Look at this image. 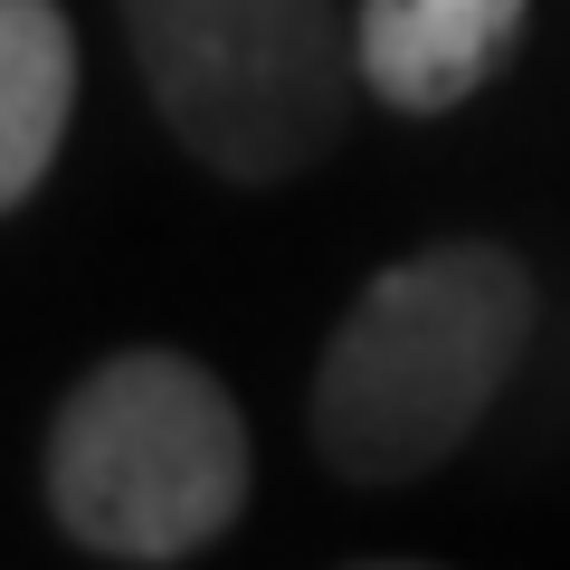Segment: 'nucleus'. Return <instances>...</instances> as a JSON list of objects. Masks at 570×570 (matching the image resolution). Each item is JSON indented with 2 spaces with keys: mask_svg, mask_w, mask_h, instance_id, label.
Instances as JSON below:
<instances>
[{
  "mask_svg": "<svg viewBox=\"0 0 570 570\" xmlns=\"http://www.w3.org/2000/svg\"><path fill=\"white\" fill-rule=\"evenodd\" d=\"M523 10L532 0H362L352 20L362 86L400 115H448L504 67Z\"/></svg>",
  "mask_w": 570,
  "mask_h": 570,
  "instance_id": "4",
  "label": "nucleus"
},
{
  "mask_svg": "<svg viewBox=\"0 0 570 570\" xmlns=\"http://www.w3.org/2000/svg\"><path fill=\"white\" fill-rule=\"evenodd\" d=\"M77 115V29L58 0H0V209H29Z\"/></svg>",
  "mask_w": 570,
  "mask_h": 570,
  "instance_id": "5",
  "label": "nucleus"
},
{
  "mask_svg": "<svg viewBox=\"0 0 570 570\" xmlns=\"http://www.w3.org/2000/svg\"><path fill=\"white\" fill-rule=\"evenodd\" d=\"M48 513L105 561H190L247 513V419L190 352H115L48 428Z\"/></svg>",
  "mask_w": 570,
  "mask_h": 570,
  "instance_id": "2",
  "label": "nucleus"
},
{
  "mask_svg": "<svg viewBox=\"0 0 570 570\" xmlns=\"http://www.w3.org/2000/svg\"><path fill=\"white\" fill-rule=\"evenodd\" d=\"M171 142L219 181H295L343 142L362 48L333 0H124Z\"/></svg>",
  "mask_w": 570,
  "mask_h": 570,
  "instance_id": "3",
  "label": "nucleus"
},
{
  "mask_svg": "<svg viewBox=\"0 0 570 570\" xmlns=\"http://www.w3.org/2000/svg\"><path fill=\"white\" fill-rule=\"evenodd\" d=\"M532 266L494 238H438L381 266L314 371V456L343 485L448 466L532 343Z\"/></svg>",
  "mask_w": 570,
  "mask_h": 570,
  "instance_id": "1",
  "label": "nucleus"
},
{
  "mask_svg": "<svg viewBox=\"0 0 570 570\" xmlns=\"http://www.w3.org/2000/svg\"><path fill=\"white\" fill-rule=\"evenodd\" d=\"M362 570H428V561H362Z\"/></svg>",
  "mask_w": 570,
  "mask_h": 570,
  "instance_id": "6",
  "label": "nucleus"
}]
</instances>
